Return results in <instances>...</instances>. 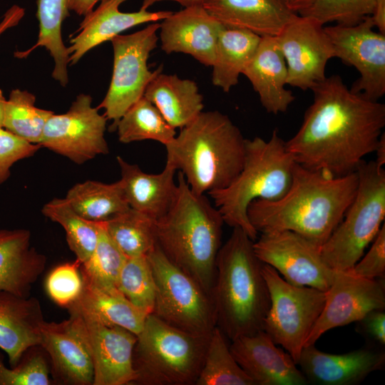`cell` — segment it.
<instances>
[{"label":"cell","mask_w":385,"mask_h":385,"mask_svg":"<svg viewBox=\"0 0 385 385\" xmlns=\"http://www.w3.org/2000/svg\"><path fill=\"white\" fill-rule=\"evenodd\" d=\"M160 24L153 23L128 35H118L111 41L113 48V69L111 83L103 101L97 107L104 109L107 120H113L111 130L125 112L143 96L150 81L162 71L148 68V60L157 47Z\"/></svg>","instance_id":"8fae6325"},{"label":"cell","mask_w":385,"mask_h":385,"mask_svg":"<svg viewBox=\"0 0 385 385\" xmlns=\"http://www.w3.org/2000/svg\"><path fill=\"white\" fill-rule=\"evenodd\" d=\"M104 224L110 237L127 257L147 255L157 245L155 220L130 207Z\"/></svg>","instance_id":"e575fe53"},{"label":"cell","mask_w":385,"mask_h":385,"mask_svg":"<svg viewBox=\"0 0 385 385\" xmlns=\"http://www.w3.org/2000/svg\"><path fill=\"white\" fill-rule=\"evenodd\" d=\"M384 310H372L357 322L360 325V331L371 341L381 346L385 344V312Z\"/></svg>","instance_id":"f6af8a7d"},{"label":"cell","mask_w":385,"mask_h":385,"mask_svg":"<svg viewBox=\"0 0 385 385\" xmlns=\"http://www.w3.org/2000/svg\"><path fill=\"white\" fill-rule=\"evenodd\" d=\"M203 8L221 24L276 36L298 14L279 0H205Z\"/></svg>","instance_id":"cb8c5ba5"},{"label":"cell","mask_w":385,"mask_h":385,"mask_svg":"<svg viewBox=\"0 0 385 385\" xmlns=\"http://www.w3.org/2000/svg\"><path fill=\"white\" fill-rule=\"evenodd\" d=\"M40 147L0 128V185L9 178L15 163L34 155Z\"/></svg>","instance_id":"7bdbcfd3"},{"label":"cell","mask_w":385,"mask_h":385,"mask_svg":"<svg viewBox=\"0 0 385 385\" xmlns=\"http://www.w3.org/2000/svg\"><path fill=\"white\" fill-rule=\"evenodd\" d=\"M67 0H38L36 16L39 21V34L36 43L29 51L43 46L53 58V78L63 86L68 81L67 66L69 55L61 36L63 21L68 15Z\"/></svg>","instance_id":"1f68e13d"},{"label":"cell","mask_w":385,"mask_h":385,"mask_svg":"<svg viewBox=\"0 0 385 385\" xmlns=\"http://www.w3.org/2000/svg\"><path fill=\"white\" fill-rule=\"evenodd\" d=\"M254 241L240 227L219 250L211 291L217 327L232 341L263 330L270 304L262 265Z\"/></svg>","instance_id":"5b68a950"},{"label":"cell","mask_w":385,"mask_h":385,"mask_svg":"<svg viewBox=\"0 0 385 385\" xmlns=\"http://www.w3.org/2000/svg\"><path fill=\"white\" fill-rule=\"evenodd\" d=\"M35 101V96L27 91L12 90L5 104L3 128L38 145L46 121L53 112L36 107Z\"/></svg>","instance_id":"8d00e7d4"},{"label":"cell","mask_w":385,"mask_h":385,"mask_svg":"<svg viewBox=\"0 0 385 385\" xmlns=\"http://www.w3.org/2000/svg\"><path fill=\"white\" fill-rule=\"evenodd\" d=\"M374 153H376V158L374 160L375 163L383 167L385 164V134L383 133L379 138L378 144L375 149Z\"/></svg>","instance_id":"816d5d0a"},{"label":"cell","mask_w":385,"mask_h":385,"mask_svg":"<svg viewBox=\"0 0 385 385\" xmlns=\"http://www.w3.org/2000/svg\"><path fill=\"white\" fill-rule=\"evenodd\" d=\"M384 308V279L364 278L349 270L335 271L324 308L304 346L315 344L332 329L357 322L368 312Z\"/></svg>","instance_id":"2e32d148"},{"label":"cell","mask_w":385,"mask_h":385,"mask_svg":"<svg viewBox=\"0 0 385 385\" xmlns=\"http://www.w3.org/2000/svg\"><path fill=\"white\" fill-rule=\"evenodd\" d=\"M267 113H285L295 97L286 88L287 67L274 36H262L242 73Z\"/></svg>","instance_id":"603a6c76"},{"label":"cell","mask_w":385,"mask_h":385,"mask_svg":"<svg viewBox=\"0 0 385 385\" xmlns=\"http://www.w3.org/2000/svg\"><path fill=\"white\" fill-rule=\"evenodd\" d=\"M253 248L262 262L275 269L292 284L327 291L332 283L335 271L324 261L320 247L296 232L261 233Z\"/></svg>","instance_id":"5bb4252c"},{"label":"cell","mask_w":385,"mask_h":385,"mask_svg":"<svg viewBox=\"0 0 385 385\" xmlns=\"http://www.w3.org/2000/svg\"><path fill=\"white\" fill-rule=\"evenodd\" d=\"M227 339L216 326L195 385H255L234 358Z\"/></svg>","instance_id":"d590c367"},{"label":"cell","mask_w":385,"mask_h":385,"mask_svg":"<svg viewBox=\"0 0 385 385\" xmlns=\"http://www.w3.org/2000/svg\"><path fill=\"white\" fill-rule=\"evenodd\" d=\"M24 14V10L17 6H14L9 9L0 23V35L9 28L16 25Z\"/></svg>","instance_id":"7dc6e473"},{"label":"cell","mask_w":385,"mask_h":385,"mask_svg":"<svg viewBox=\"0 0 385 385\" xmlns=\"http://www.w3.org/2000/svg\"><path fill=\"white\" fill-rule=\"evenodd\" d=\"M91 103L89 95L81 93L66 113H53L46 121L38 145L77 164L108 153L105 138L107 118Z\"/></svg>","instance_id":"7c38bea8"},{"label":"cell","mask_w":385,"mask_h":385,"mask_svg":"<svg viewBox=\"0 0 385 385\" xmlns=\"http://www.w3.org/2000/svg\"><path fill=\"white\" fill-rule=\"evenodd\" d=\"M155 283L153 314L185 332L210 336L217 326L212 297L156 246L147 255Z\"/></svg>","instance_id":"9c48e42d"},{"label":"cell","mask_w":385,"mask_h":385,"mask_svg":"<svg viewBox=\"0 0 385 385\" xmlns=\"http://www.w3.org/2000/svg\"><path fill=\"white\" fill-rule=\"evenodd\" d=\"M275 37L287 67V85L306 91L326 78L327 62L334 57L324 25L297 15Z\"/></svg>","instance_id":"9a60e30c"},{"label":"cell","mask_w":385,"mask_h":385,"mask_svg":"<svg viewBox=\"0 0 385 385\" xmlns=\"http://www.w3.org/2000/svg\"><path fill=\"white\" fill-rule=\"evenodd\" d=\"M270 298L263 330L298 363L301 352L325 304L327 291L287 282L263 263Z\"/></svg>","instance_id":"30bf717a"},{"label":"cell","mask_w":385,"mask_h":385,"mask_svg":"<svg viewBox=\"0 0 385 385\" xmlns=\"http://www.w3.org/2000/svg\"><path fill=\"white\" fill-rule=\"evenodd\" d=\"M297 365L308 384L355 385L371 373L384 369L385 354L369 348L334 354L312 344L304 346Z\"/></svg>","instance_id":"44dd1931"},{"label":"cell","mask_w":385,"mask_h":385,"mask_svg":"<svg viewBox=\"0 0 385 385\" xmlns=\"http://www.w3.org/2000/svg\"><path fill=\"white\" fill-rule=\"evenodd\" d=\"M177 186L170 207L155 220L156 243L172 264L210 294L225 222L218 209L192 190L180 172Z\"/></svg>","instance_id":"3957f363"},{"label":"cell","mask_w":385,"mask_h":385,"mask_svg":"<svg viewBox=\"0 0 385 385\" xmlns=\"http://www.w3.org/2000/svg\"><path fill=\"white\" fill-rule=\"evenodd\" d=\"M67 309L83 322L93 364V385L134 384L133 355L137 335L123 327L106 324L83 310Z\"/></svg>","instance_id":"e0dca14e"},{"label":"cell","mask_w":385,"mask_h":385,"mask_svg":"<svg viewBox=\"0 0 385 385\" xmlns=\"http://www.w3.org/2000/svg\"><path fill=\"white\" fill-rule=\"evenodd\" d=\"M69 313L61 322H43L39 346L48 354L59 384L93 385V364L85 328L78 314Z\"/></svg>","instance_id":"ac0fdd59"},{"label":"cell","mask_w":385,"mask_h":385,"mask_svg":"<svg viewBox=\"0 0 385 385\" xmlns=\"http://www.w3.org/2000/svg\"><path fill=\"white\" fill-rule=\"evenodd\" d=\"M295 163L277 129L268 140L257 136L245 139L240 173L225 188L208 193L224 222L241 228L255 241L258 232L248 219V205L257 199L274 201L283 197L291 186Z\"/></svg>","instance_id":"8992f818"},{"label":"cell","mask_w":385,"mask_h":385,"mask_svg":"<svg viewBox=\"0 0 385 385\" xmlns=\"http://www.w3.org/2000/svg\"><path fill=\"white\" fill-rule=\"evenodd\" d=\"M369 16L374 27H376L381 34H385V0H376Z\"/></svg>","instance_id":"bcb514c9"},{"label":"cell","mask_w":385,"mask_h":385,"mask_svg":"<svg viewBox=\"0 0 385 385\" xmlns=\"http://www.w3.org/2000/svg\"><path fill=\"white\" fill-rule=\"evenodd\" d=\"M45 265V257L31 245L29 230H0V291L27 297Z\"/></svg>","instance_id":"4316f807"},{"label":"cell","mask_w":385,"mask_h":385,"mask_svg":"<svg viewBox=\"0 0 385 385\" xmlns=\"http://www.w3.org/2000/svg\"><path fill=\"white\" fill-rule=\"evenodd\" d=\"M357 185L356 172L334 178L296 163L287 193L274 201H252L247 217L258 232L289 230L321 247L342 221Z\"/></svg>","instance_id":"7a4b0ae2"},{"label":"cell","mask_w":385,"mask_h":385,"mask_svg":"<svg viewBox=\"0 0 385 385\" xmlns=\"http://www.w3.org/2000/svg\"><path fill=\"white\" fill-rule=\"evenodd\" d=\"M81 265L78 260L63 263L48 274L45 283L46 292L58 306L67 309L81 295L83 287Z\"/></svg>","instance_id":"60d3db41"},{"label":"cell","mask_w":385,"mask_h":385,"mask_svg":"<svg viewBox=\"0 0 385 385\" xmlns=\"http://www.w3.org/2000/svg\"><path fill=\"white\" fill-rule=\"evenodd\" d=\"M65 199L86 220L103 222L130 208L120 181L107 184L86 180L73 185Z\"/></svg>","instance_id":"4dcf8cb0"},{"label":"cell","mask_w":385,"mask_h":385,"mask_svg":"<svg viewBox=\"0 0 385 385\" xmlns=\"http://www.w3.org/2000/svg\"><path fill=\"white\" fill-rule=\"evenodd\" d=\"M261 36L245 29L222 26L216 44L212 67L214 86L229 92L254 55Z\"/></svg>","instance_id":"f546056e"},{"label":"cell","mask_w":385,"mask_h":385,"mask_svg":"<svg viewBox=\"0 0 385 385\" xmlns=\"http://www.w3.org/2000/svg\"><path fill=\"white\" fill-rule=\"evenodd\" d=\"M202 6L184 7L160 24L161 48L167 54L190 55L205 66H212L222 27Z\"/></svg>","instance_id":"ffe728a7"},{"label":"cell","mask_w":385,"mask_h":385,"mask_svg":"<svg viewBox=\"0 0 385 385\" xmlns=\"http://www.w3.org/2000/svg\"><path fill=\"white\" fill-rule=\"evenodd\" d=\"M125 1L102 0L97 9L84 16L78 34L71 38V45L67 48L71 64L76 63L88 51L111 41L122 31L139 24L163 21L173 13L140 9L135 12H122L119 7Z\"/></svg>","instance_id":"7402d4cb"},{"label":"cell","mask_w":385,"mask_h":385,"mask_svg":"<svg viewBox=\"0 0 385 385\" xmlns=\"http://www.w3.org/2000/svg\"><path fill=\"white\" fill-rule=\"evenodd\" d=\"M311 91L313 101L298 131L286 141L299 165L338 178L356 172L374 153L385 125V105L348 88L339 75Z\"/></svg>","instance_id":"6da1fadb"},{"label":"cell","mask_w":385,"mask_h":385,"mask_svg":"<svg viewBox=\"0 0 385 385\" xmlns=\"http://www.w3.org/2000/svg\"><path fill=\"white\" fill-rule=\"evenodd\" d=\"M210 337L185 332L148 314L133 350L135 384L195 385Z\"/></svg>","instance_id":"52a82bcc"},{"label":"cell","mask_w":385,"mask_h":385,"mask_svg":"<svg viewBox=\"0 0 385 385\" xmlns=\"http://www.w3.org/2000/svg\"><path fill=\"white\" fill-rule=\"evenodd\" d=\"M118 289L135 306L150 314L155 299V283L146 255L128 257L120 272Z\"/></svg>","instance_id":"f35d334b"},{"label":"cell","mask_w":385,"mask_h":385,"mask_svg":"<svg viewBox=\"0 0 385 385\" xmlns=\"http://www.w3.org/2000/svg\"><path fill=\"white\" fill-rule=\"evenodd\" d=\"M143 96L174 128H183L203 111V98L194 81L161 72L147 86Z\"/></svg>","instance_id":"83f0119b"},{"label":"cell","mask_w":385,"mask_h":385,"mask_svg":"<svg viewBox=\"0 0 385 385\" xmlns=\"http://www.w3.org/2000/svg\"><path fill=\"white\" fill-rule=\"evenodd\" d=\"M6 101V99L4 96L2 91L0 89V128H3Z\"/></svg>","instance_id":"f5cc1de1"},{"label":"cell","mask_w":385,"mask_h":385,"mask_svg":"<svg viewBox=\"0 0 385 385\" xmlns=\"http://www.w3.org/2000/svg\"><path fill=\"white\" fill-rule=\"evenodd\" d=\"M44 216L62 226L66 241L76 260L82 264L93 253L102 222L91 221L79 215L65 198H54L42 208Z\"/></svg>","instance_id":"836d02e7"},{"label":"cell","mask_w":385,"mask_h":385,"mask_svg":"<svg viewBox=\"0 0 385 385\" xmlns=\"http://www.w3.org/2000/svg\"><path fill=\"white\" fill-rule=\"evenodd\" d=\"M116 159L121 173L120 181L129 207L154 220L163 216L176 195L178 186L174 177L177 170L165 163L161 173L149 174L120 156Z\"/></svg>","instance_id":"484cf974"},{"label":"cell","mask_w":385,"mask_h":385,"mask_svg":"<svg viewBox=\"0 0 385 385\" xmlns=\"http://www.w3.org/2000/svg\"><path fill=\"white\" fill-rule=\"evenodd\" d=\"M349 271L359 277L384 279L385 276V224L371 242L369 250L364 254Z\"/></svg>","instance_id":"ee69618b"},{"label":"cell","mask_w":385,"mask_h":385,"mask_svg":"<svg viewBox=\"0 0 385 385\" xmlns=\"http://www.w3.org/2000/svg\"><path fill=\"white\" fill-rule=\"evenodd\" d=\"M115 130L123 143L152 140L164 145L175 137V128L164 118L159 110L143 96L121 116Z\"/></svg>","instance_id":"d6a6232c"},{"label":"cell","mask_w":385,"mask_h":385,"mask_svg":"<svg viewBox=\"0 0 385 385\" xmlns=\"http://www.w3.org/2000/svg\"><path fill=\"white\" fill-rule=\"evenodd\" d=\"M83 280L81 295L68 307L83 310L106 324L123 327L136 335L140 332L148 314L132 304L117 287H102Z\"/></svg>","instance_id":"f1b7e54d"},{"label":"cell","mask_w":385,"mask_h":385,"mask_svg":"<svg viewBox=\"0 0 385 385\" xmlns=\"http://www.w3.org/2000/svg\"><path fill=\"white\" fill-rule=\"evenodd\" d=\"M166 1H175L180 4L183 7H189L202 6L205 0H143L140 9L148 10V9L153 4Z\"/></svg>","instance_id":"f907efd6"},{"label":"cell","mask_w":385,"mask_h":385,"mask_svg":"<svg viewBox=\"0 0 385 385\" xmlns=\"http://www.w3.org/2000/svg\"><path fill=\"white\" fill-rule=\"evenodd\" d=\"M102 0H67L68 8L79 16H86L90 13L94 6Z\"/></svg>","instance_id":"c3c4849f"},{"label":"cell","mask_w":385,"mask_h":385,"mask_svg":"<svg viewBox=\"0 0 385 385\" xmlns=\"http://www.w3.org/2000/svg\"><path fill=\"white\" fill-rule=\"evenodd\" d=\"M355 196L342 221L320 247L334 271L351 270L376 237L385 219V170L374 160H363L356 170Z\"/></svg>","instance_id":"ba28073f"},{"label":"cell","mask_w":385,"mask_h":385,"mask_svg":"<svg viewBox=\"0 0 385 385\" xmlns=\"http://www.w3.org/2000/svg\"><path fill=\"white\" fill-rule=\"evenodd\" d=\"M43 321L37 299L0 291V349L6 353L11 367L29 349L39 346Z\"/></svg>","instance_id":"d4e9b609"},{"label":"cell","mask_w":385,"mask_h":385,"mask_svg":"<svg viewBox=\"0 0 385 385\" xmlns=\"http://www.w3.org/2000/svg\"><path fill=\"white\" fill-rule=\"evenodd\" d=\"M376 0H314L299 14L314 18L323 25L336 23L353 26L371 15Z\"/></svg>","instance_id":"ab89813d"},{"label":"cell","mask_w":385,"mask_h":385,"mask_svg":"<svg viewBox=\"0 0 385 385\" xmlns=\"http://www.w3.org/2000/svg\"><path fill=\"white\" fill-rule=\"evenodd\" d=\"M49 367L43 354L26 353L15 366L8 368L0 356V385H49Z\"/></svg>","instance_id":"b9f144b4"},{"label":"cell","mask_w":385,"mask_h":385,"mask_svg":"<svg viewBox=\"0 0 385 385\" xmlns=\"http://www.w3.org/2000/svg\"><path fill=\"white\" fill-rule=\"evenodd\" d=\"M245 138L218 111H202L165 145L166 163L182 173L195 192L227 187L242 170Z\"/></svg>","instance_id":"277c9868"},{"label":"cell","mask_w":385,"mask_h":385,"mask_svg":"<svg viewBox=\"0 0 385 385\" xmlns=\"http://www.w3.org/2000/svg\"><path fill=\"white\" fill-rule=\"evenodd\" d=\"M292 12L300 14L307 10L314 0H279Z\"/></svg>","instance_id":"681fc988"},{"label":"cell","mask_w":385,"mask_h":385,"mask_svg":"<svg viewBox=\"0 0 385 385\" xmlns=\"http://www.w3.org/2000/svg\"><path fill=\"white\" fill-rule=\"evenodd\" d=\"M374 28L369 16L353 26H324V31L334 57L359 73L350 90L376 101L385 94V34Z\"/></svg>","instance_id":"4fadbf2b"},{"label":"cell","mask_w":385,"mask_h":385,"mask_svg":"<svg viewBox=\"0 0 385 385\" xmlns=\"http://www.w3.org/2000/svg\"><path fill=\"white\" fill-rule=\"evenodd\" d=\"M230 344L234 358L255 385H305L297 363L264 331L240 337Z\"/></svg>","instance_id":"d6986e66"},{"label":"cell","mask_w":385,"mask_h":385,"mask_svg":"<svg viewBox=\"0 0 385 385\" xmlns=\"http://www.w3.org/2000/svg\"><path fill=\"white\" fill-rule=\"evenodd\" d=\"M127 257L108 235L104 221L91 255L81 265L83 279L102 287L118 288V282Z\"/></svg>","instance_id":"74e56055"}]
</instances>
